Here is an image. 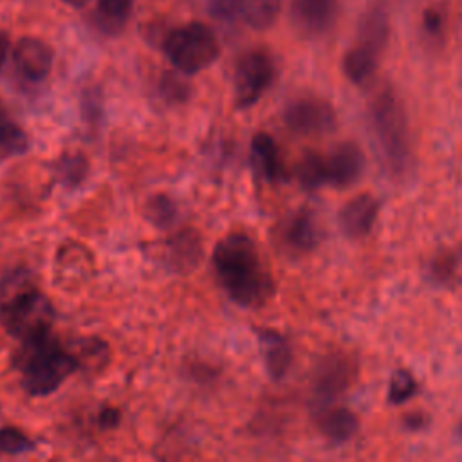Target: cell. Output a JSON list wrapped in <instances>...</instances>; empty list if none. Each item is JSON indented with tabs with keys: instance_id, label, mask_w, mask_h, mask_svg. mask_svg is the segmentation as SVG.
I'll return each mask as SVG.
<instances>
[{
	"instance_id": "20",
	"label": "cell",
	"mask_w": 462,
	"mask_h": 462,
	"mask_svg": "<svg viewBox=\"0 0 462 462\" xmlns=\"http://www.w3.org/2000/svg\"><path fill=\"white\" fill-rule=\"evenodd\" d=\"M54 175L61 186L76 188L88 175V159L81 152H65L54 164Z\"/></svg>"
},
{
	"instance_id": "1",
	"label": "cell",
	"mask_w": 462,
	"mask_h": 462,
	"mask_svg": "<svg viewBox=\"0 0 462 462\" xmlns=\"http://www.w3.org/2000/svg\"><path fill=\"white\" fill-rule=\"evenodd\" d=\"M213 267L224 292L240 307H256L273 291L256 244L245 233H229L217 242Z\"/></svg>"
},
{
	"instance_id": "29",
	"label": "cell",
	"mask_w": 462,
	"mask_h": 462,
	"mask_svg": "<svg viewBox=\"0 0 462 462\" xmlns=\"http://www.w3.org/2000/svg\"><path fill=\"white\" fill-rule=\"evenodd\" d=\"M159 90L166 101H173V103L186 101L189 96V85L186 81H182L180 76H177L173 72H166L161 78Z\"/></svg>"
},
{
	"instance_id": "12",
	"label": "cell",
	"mask_w": 462,
	"mask_h": 462,
	"mask_svg": "<svg viewBox=\"0 0 462 462\" xmlns=\"http://www.w3.org/2000/svg\"><path fill=\"white\" fill-rule=\"evenodd\" d=\"M379 213V204L372 195L361 193L350 199L339 211V226L345 235L361 238L370 233Z\"/></svg>"
},
{
	"instance_id": "7",
	"label": "cell",
	"mask_w": 462,
	"mask_h": 462,
	"mask_svg": "<svg viewBox=\"0 0 462 462\" xmlns=\"http://www.w3.org/2000/svg\"><path fill=\"white\" fill-rule=\"evenodd\" d=\"M285 126L298 135H325L336 126L334 108L318 97H301L287 105L283 112Z\"/></svg>"
},
{
	"instance_id": "27",
	"label": "cell",
	"mask_w": 462,
	"mask_h": 462,
	"mask_svg": "<svg viewBox=\"0 0 462 462\" xmlns=\"http://www.w3.org/2000/svg\"><path fill=\"white\" fill-rule=\"evenodd\" d=\"M36 449V442L29 439L22 430L14 426L0 428V453L4 455H22Z\"/></svg>"
},
{
	"instance_id": "36",
	"label": "cell",
	"mask_w": 462,
	"mask_h": 462,
	"mask_svg": "<svg viewBox=\"0 0 462 462\" xmlns=\"http://www.w3.org/2000/svg\"><path fill=\"white\" fill-rule=\"evenodd\" d=\"M65 4H69V5H72V7H83L88 0H63Z\"/></svg>"
},
{
	"instance_id": "33",
	"label": "cell",
	"mask_w": 462,
	"mask_h": 462,
	"mask_svg": "<svg viewBox=\"0 0 462 462\" xmlns=\"http://www.w3.org/2000/svg\"><path fill=\"white\" fill-rule=\"evenodd\" d=\"M424 27L428 29V32L437 34L440 31V27H442V16L437 11H433V9L426 11V14H424Z\"/></svg>"
},
{
	"instance_id": "35",
	"label": "cell",
	"mask_w": 462,
	"mask_h": 462,
	"mask_svg": "<svg viewBox=\"0 0 462 462\" xmlns=\"http://www.w3.org/2000/svg\"><path fill=\"white\" fill-rule=\"evenodd\" d=\"M7 51H9V38L5 36V32L0 31V67L5 63Z\"/></svg>"
},
{
	"instance_id": "16",
	"label": "cell",
	"mask_w": 462,
	"mask_h": 462,
	"mask_svg": "<svg viewBox=\"0 0 462 462\" xmlns=\"http://www.w3.org/2000/svg\"><path fill=\"white\" fill-rule=\"evenodd\" d=\"M58 280L63 287L83 283L92 274V258L81 245L61 247L56 262Z\"/></svg>"
},
{
	"instance_id": "34",
	"label": "cell",
	"mask_w": 462,
	"mask_h": 462,
	"mask_svg": "<svg viewBox=\"0 0 462 462\" xmlns=\"http://www.w3.org/2000/svg\"><path fill=\"white\" fill-rule=\"evenodd\" d=\"M453 263H455V260L451 258V256H444V258H439L437 262H435V273L439 274V276H449L451 274V269H453Z\"/></svg>"
},
{
	"instance_id": "37",
	"label": "cell",
	"mask_w": 462,
	"mask_h": 462,
	"mask_svg": "<svg viewBox=\"0 0 462 462\" xmlns=\"http://www.w3.org/2000/svg\"><path fill=\"white\" fill-rule=\"evenodd\" d=\"M460 435H462V424H460Z\"/></svg>"
},
{
	"instance_id": "2",
	"label": "cell",
	"mask_w": 462,
	"mask_h": 462,
	"mask_svg": "<svg viewBox=\"0 0 462 462\" xmlns=\"http://www.w3.org/2000/svg\"><path fill=\"white\" fill-rule=\"evenodd\" d=\"M54 309L38 291L27 269H14L0 280V323L20 341L51 330Z\"/></svg>"
},
{
	"instance_id": "11",
	"label": "cell",
	"mask_w": 462,
	"mask_h": 462,
	"mask_svg": "<svg viewBox=\"0 0 462 462\" xmlns=\"http://www.w3.org/2000/svg\"><path fill=\"white\" fill-rule=\"evenodd\" d=\"M327 161V180L337 188L350 186L356 182L363 171V153L354 143H341L337 144Z\"/></svg>"
},
{
	"instance_id": "6",
	"label": "cell",
	"mask_w": 462,
	"mask_h": 462,
	"mask_svg": "<svg viewBox=\"0 0 462 462\" xmlns=\"http://www.w3.org/2000/svg\"><path fill=\"white\" fill-rule=\"evenodd\" d=\"M274 78V65L262 51L244 54L235 67V105L238 108L253 106L269 88Z\"/></svg>"
},
{
	"instance_id": "5",
	"label": "cell",
	"mask_w": 462,
	"mask_h": 462,
	"mask_svg": "<svg viewBox=\"0 0 462 462\" xmlns=\"http://www.w3.org/2000/svg\"><path fill=\"white\" fill-rule=\"evenodd\" d=\"M218 42L211 29L193 22L170 31L164 38V54L182 74H197L218 58Z\"/></svg>"
},
{
	"instance_id": "10",
	"label": "cell",
	"mask_w": 462,
	"mask_h": 462,
	"mask_svg": "<svg viewBox=\"0 0 462 462\" xmlns=\"http://www.w3.org/2000/svg\"><path fill=\"white\" fill-rule=\"evenodd\" d=\"M336 0H292V22L303 34H321L336 20Z\"/></svg>"
},
{
	"instance_id": "23",
	"label": "cell",
	"mask_w": 462,
	"mask_h": 462,
	"mask_svg": "<svg viewBox=\"0 0 462 462\" xmlns=\"http://www.w3.org/2000/svg\"><path fill=\"white\" fill-rule=\"evenodd\" d=\"M144 217L152 226L159 229H170L177 222L179 208L173 199H170L164 193H159L150 197L144 204Z\"/></svg>"
},
{
	"instance_id": "22",
	"label": "cell",
	"mask_w": 462,
	"mask_h": 462,
	"mask_svg": "<svg viewBox=\"0 0 462 462\" xmlns=\"http://www.w3.org/2000/svg\"><path fill=\"white\" fill-rule=\"evenodd\" d=\"M280 7L282 0H244L242 16L249 27L262 31L276 22Z\"/></svg>"
},
{
	"instance_id": "28",
	"label": "cell",
	"mask_w": 462,
	"mask_h": 462,
	"mask_svg": "<svg viewBox=\"0 0 462 462\" xmlns=\"http://www.w3.org/2000/svg\"><path fill=\"white\" fill-rule=\"evenodd\" d=\"M417 393V381L413 375L406 370H399L392 375L390 379V388H388V399L393 404H401L413 397Z\"/></svg>"
},
{
	"instance_id": "9",
	"label": "cell",
	"mask_w": 462,
	"mask_h": 462,
	"mask_svg": "<svg viewBox=\"0 0 462 462\" xmlns=\"http://www.w3.org/2000/svg\"><path fill=\"white\" fill-rule=\"evenodd\" d=\"M13 58L18 72L31 81L43 79L52 69V49L34 36L22 38L14 47Z\"/></svg>"
},
{
	"instance_id": "26",
	"label": "cell",
	"mask_w": 462,
	"mask_h": 462,
	"mask_svg": "<svg viewBox=\"0 0 462 462\" xmlns=\"http://www.w3.org/2000/svg\"><path fill=\"white\" fill-rule=\"evenodd\" d=\"M132 0H99V23L106 32H116L125 23Z\"/></svg>"
},
{
	"instance_id": "14",
	"label": "cell",
	"mask_w": 462,
	"mask_h": 462,
	"mask_svg": "<svg viewBox=\"0 0 462 462\" xmlns=\"http://www.w3.org/2000/svg\"><path fill=\"white\" fill-rule=\"evenodd\" d=\"M166 260L171 265V269L186 273L199 265L202 258V242L197 231L184 229L166 242Z\"/></svg>"
},
{
	"instance_id": "3",
	"label": "cell",
	"mask_w": 462,
	"mask_h": 462,
	"mask_svg": "<svg viewBox=\"0 0 462 462\" xmlns=\"http://www.w3.org/2000/svg\"><path fill=\"white\" fill-rule=\"evenodd\" d=\"M13 361L22 372L23 390L32 397L51 395L70 374L81 368L78 357L63 350L51 330L22 339Z\"/></svg>"
},
{
	"instance_id": "19",
	"label": "cell",
	"mask_w": 462,
	"mask_h": 462,
	"mask_svg": "<svg viewBox=\"0 0 462 462\" xmlns=\"http://www.w3.org/2000/svg\"><path fill=\"white\" fill-rule=\"evenodd\" d=\"M377 56H379L377 51H374V49H370V47H366L363 43H357L343 58V72H345V76L352 83H356V85L366 83L374 76V72H375Z\"/></svg>"
},
{
	"instance_id": "4",
	"label": "cell",
	"mask_w": 462,
	"mask_h": 462,
	"mask_svg": "<svg viewBox=\"0 0 462 462\" xmlns=\"http://www.w3.org/2000/svg\"><path fill=\"white\" fill-rule=\"evenodd\" d=\"M370 126L379 152L393 173H402L410 162V128L397 94L384 87L375 92L368 106Z\"/></svg>"
},
{
	"instance_id": "32",
	"label": "cell",
	"mask_w": 462,
	"mask_h": 462,
	"mask_svg": "<svg viewBox=\"0 0 462 462\" xmlns=\"http://www.w3.org/2000/svg\"><path fill=\"white\" fill-rule=\"evenodd\" d=\"M97 424L103 428V430H110L114 426L119 424V411L112 406H105L101 408V411L97 413Z\"/></svg>"
},
{
	"instance_id": "8",
	"label": "cell",
	"mask_w": 462,
	"mask_h": 462,
	"mask_svg": "<svg viewBox=\"0 0 462 462\" xmlns=\"http://www.w3.org/2000/svg\"><path fill=\"white\" fill-rule=\"evenodd\" d=\"M352 379L350 361L341 354H330L325 357L314 374L312 381V404L316 410H323L336 402V399L346 390Z\"/></svg>"
},
{
	"instance_id": "24",
	"label": "cell",
	"mask_w": 462,
	"mask_h": 462,
	"mask_svg": "<svg viewBox=\"0 0 462 462\" xmlns=\"http://www.w3.org/2000/svg\"><path fill=\"white\" fill-rule=\"evenodd\" d=\"M29 150L27 134L11 121L0 119V162L18 157Z\"/></svg>"
},
{
	"instance_id": "17",
	"label": "cell",
	"mask_w": 462,
	"mask_h": 462,
	"mask_svg": "<svg viewBox=\"0 0 462 462\" xmlns=\"http://www.w3.org/2000/svg\"><path fill=\"white\" fill-rule=\"evenodd\" d=\"M318 428L332 442L352 439L359 428L356 413L343 406H327L318 411Z\"/></svg>"
},
{
	"instance_id": "18",
	"label": "cell",
	"mask_w": 462,
	"mask_h": 462,
	"mask_svg": "<svg viewBox=\"0 0 462 462\" xmlns=\"http://www.w3.org/2000/svg\"><path fill=\"white\" fill-rule=\"evenodd\" d=\"M283 242L300 253H307L318 244V227L312 215L305 209L291 215L282 231Z\"/></svg>"
},
{
	"instance_id": "25",
	"label": "cell",
	"mask_w": 462,
	"mask_h": 462,
	"mask_svg": "<svg viewBox=\"0 0 462 462\" xmlns=\"http://www.w3.org/2000/svg\"><path fill=\"white\" fill-rule=\"evenodd\" d=\"M296 177L307 189H316L327 180V161L319 153H307L296 166Z\"/></svg>"
},
{
	"instance_id": "30",
	"label": "cell",
	"mask_w": 462,
	"mask_h": 462,
	"mask_svg": "<svg viewBox=\"0 0 462 462\" xmlns=\"http://www.w3.org/2000/svg\"><path fill=\"white\" fill-rule=\"evenodd\" d=\"M79 361V366L83 363L94 366L97 361L103 365L106 361V345L99 341L97 337H88L79 341V354H74Z\"/></svg>"
},
{
	"instance_id": "31",
	"label": "cell",
	"mask_w": 462,
	"mask_h": 462,
	"mask_svg": "<svg viewBox=\"0 0 462 462\" xmlns=\"http://www.w3.org/2000/svg\"><path fill=\"white\" fill-rule=\"evenodd\" d=\"M244 0H208V11L217 20H233L242 14Z\"/></svg>"
},
{
	"instance_id": "21",
	"label": "cell",
	"mask_w": 462,
	"mask_h": 462,
	"mask_svg": "<svg viewBox=\"0 0 462 462\" xmlns=\"http://www.w3.org/2000/svg\"><path fill=\"white\" fill-rule=\"evenodd\" d=\"M388 38V20L381 9H372L366 13L359 25V43L381 51Z\"/></svg>"
},
{
	"instance_id": "13",
	"label": "cell",
	"mask_w": 462,
	"mask_h": 462,
	"mask_svg": "<svg viewBox=\"0 0 462 462\" xmlns=\"http://www.w3.org/2000/svg\"><path fill=\"white\" fill-rule=\"evenodd\" d=\"M251 162L254 171L269 182L285 179V168L280 157V150L269 134H256L251 141Z\"/></svg>"
},
{
	"instance_id": "15",
	"label": "cell",
	"mask_w": 462,
	"mask_h": 462,
	"mask_svg": "<svg viewBox=\"0 0 462 462\" xmlns=\"http://www.w3.org/2000/svg\"><path fill=\"white\" fill-rule=\"evenodd\" d=\"M258 341L265 361V370L273 379H282L291 366V346L287 339L271 328H258Z\"/></svg>"
}]
</instances>
